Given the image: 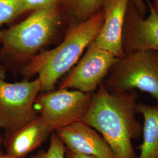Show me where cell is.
Here are the masks:
<instances>
[{
  "mask_svg": "<svg viewBox=\"0 0 158 158\" xmlns=\"http://www.w3.org/2000/svg\"><path fill=\"white\" fill-rule=\"evenodd\" d=\"M93 94L59 89L38 97L36 102L40 116L53 132L81 121L90 107Z\"/></svg>",
  "mask_w": 158,
  "mask_h": 158,
  "instance_id": "obj_6",
  "label": "cell"
},
{
  "mask_svg": "<svg viewBox=\"0 0 158 158\" xmlns=\"http://www.w3.org/2000/svg\"><path fill=\"white\" fill-rule=\"evenodd\" d=\"M56 134L67 149L98 158H115L107 142L96 130L79 121L59 128Z\"/></svg>",
  "mask_w": 158,
  "mask_h": 158,
  "instance_id": "obj_10",
  "label": "cell"
},
{
  "mask_svg": "<svg viewBox=\"0 0 158 158\" xmlns=\"http://www.w3.org/2000/svg\"><path fill=\"white\" fill-rule=\"evenodd\" d=\"M107 0H62L68 27L84 22L101 11Z\"/></svg>",
  "mask_w": 158,
  "mask_h": 158,
  "instance_id": "obj_13",
  "label": "cell"
},
{
  "mask_svg": "<svg viewBox=\"0 0 158 158\" xmlns=\"http://www.w3.org/2000/svg\"><path fill=\"white\" fill-rule=\"evenodd\" d=\"M103 20L102 10L84 22L69 26L59 45L29 58L23 68V74L28 77L38 75L41 91L52 90L58 79L72 69L95 40Z\"/></svg>",
  "mask_w": 158,
  "mask_h": 158,
  "instance_id": "obj_2",
  "label": "cell"
},
{
  "mask_svg": "<svg viewBox=\"0 0 158 158\" xmlns=\"http://www.w3.org/2000/svg\"><path fill=\"white\" fill-rule=\"evenodd\" d=\"M66 25L62 0L33 11L26 19L1 32L2 51L19 60H27L51 42Z\"/></svg>",
  "mask_w": 158,
  "mask_h": 158,
  "instance_id": "obj_3",
  "label": "cell"
},
{
  "mask_svg": "<svg viewBox=\"0 0 158 158\" xmlns=\"http://www.w3.org/2000/svg\"><path fill=\"white\" fill-rule=\"evenodd\" d=\"M118 60L93 42L77 64L60 83L59 89H73L85 93H94Z\"/></svg>",
  "mask_w": 158,
  "mask_h": 158,
  "instance_id": "obj_7",
  "label": "cell"
},
{
  "mask_svg": "<svg viewBox=\"0 0 158 158\" xmlns=\"http://www.w3.org/2000/svg\"><path fill=\"white\" fill-rule=\"evenodd\" d=\"M131 0H107L102 8L104 20L94 43L117 58L125 55L124 29Z\"/></svg>",
  "mask_w": 158,
  "mask_h": 158,
  "instance_id": "obj_9",
  "label": "cell"
},
{
  "mask_svg": "<svg viewBox=\"0 0 158 158\" xmlns=\"http://www.w3.org/2000/svg\"><path fill=\"white\" fill-rule=\"evenodd\" d=\"M4 140L3 138L0 135V154L3 153L2 152V151H1V147H2V145L3 143H4Z\"/></svg>",
  "mask_w": 158,
  "mask_h": 158,
  "instance_id": "obj_22",
  "label": "cell"
},
{
  "mask_svg": "<svg viewBox=\"0 0 158 158\" xmlns=\"http://www.w3.org/2000/svg\"><path fill=\"white\" fill-rule=\"evenodd\" d=\"M52 132L38 115L32 121L16 132L8 134L4 141L6 154L17 158H25L45 141Z\"/></svg>",
  "mask_w": 158,
  "mask_h": 158,
  "instance_id": "obj_11",
  "label": "cell"
},
{
  "mask_svg": "<svg viewBox=\"0 0 158 158\" xmlns=\"http://www.w3.org/2000/svg\"><path fill=\"white\" fill-rule=\"evenodd\" d=\"M0 158H14V157H12L11 156H10L7 154H0Z\"/></svg>",
  "mask_w": 158,
  "mask_h": 158,
  "instance_id": "obj_21",
  "label": "cell"
},
{
  "mask_svg": "<svg viewBox=\"0 0 158 158\" xmlns=\"http://www.w3.org/2000/svg\"><path fill=\"white\" fill-rule=\"evenodd\" d=\"M67 149V148H66ZM66 158H98L96 156H91V155H87L82 153L74 152L69 149H66Z\"/></svg>",
  "mask_w": 158,
  "mask_h": 158,
  "instance_id": "obj_18",
  "label": "cell"
},
{
  "mask_svg": "<svg viewBox=\"0 0 158 158\" xmlns=\"http://www.w3.org/2000/svg\"><path fill=\"white\" fill-rule=\"evenodd\" d=\"M6 78V70L4 66L0 64V79H5Z\"/></svg>",
  "mask_w": 158,
  "mask_h": 158,
  "instance_id": "obj_19",
  "label": "cell"
},
{
  "mask_svg": "<svg viewBox=\"0 0 158 158\" xmlns=\"http://www.w3.org/2000/svg\"><path fill=\"white\" fill-rule=\"evenodd\" d=\"M138 98L136 91L111 92L102 83L81 121L100 134L115 158H138L132 141L142 135L143 125L136 116Z\"/></svg>",
  "mask_w": 158,
  "mask_h": 158,
  "instance_id": "obj_1",
  "label": "cell"
},
{
  "mask_svg": "<svg viewBox=\"0 0 158 158\" xmlns=\"http://www.w3.org/2000/svg\"><path fill=\"white\" fill-rule=\"evenodd\" d=\"M131 2L135 6L137 11L142 17H144L147 11V6L145 0H131Z\"/></svg>",
  "mask_w": 158,
  "mask_h": 158,
  "instance_id": "obj_17",
  "label": "cell"
},
{
  "mask_svg": "<svg viewBox=\"0 0 158 158\" xmlns=\"http://www.w3.org/2000/svg\"><path fill=\"white\" fill-rule=\"evenodd\" d=\"M149 14L142 17L130 2L125 22L123 45L125 53L138 51L158 52V14L149 0H146Z\"/></svg>",
  "mask_w": 158,
  "mask_h": 158,
  "instance_id": "obj_8",
  "label": "cell"
},
{
  "mask_svg": "<svg viewBox=\"0 0 158 158\" xmlns=\"http://www.w3.org/2000/svg\"><path fill=\"white\" fill-rule=\"evenodd\" d=\"M1 32H0V43H1Z\"/></svg>",
  "mask_w": 158,
  "mask_h": 158,
  "instance_id": "obj_23",
  "label": "cell"
},
{
  "mask_svg": "<svg viewBox=\"0 0 158 158\" xmlns=\"http://www.w3.org/2000/svg\"><path fill=\"white\" fill-rule=\"evenodd\" d=\"M108 90L146 92L158 104V52L138 51L118 59L106 77Z\"/></svg>",
  "mask_w": 158,
  "mask_h": 158,
  "instance_id": "obj_4",
  "label": "cell"
},
{
  "mask_svg": "<svg viewBox=\"0 0 158 158\" xmlns=\"http://www.w3.org/2000/svg\"><path fill=\"white\" fill-rule=\"evenodd\" d=\"M66 147L56 132L51 136L50 145L46 151L40 150L30 158H66Z\"/></svg>",
  "mask_w": 158,
  "mask_h": 158,
  "instance_id": "obj_15",
  "label": "cell"
},
{
  "mask_svg": "<svg viewBox=\"0 0 158 158\" xmlns=\"http://www.w3.org/2000/svg\"><path fill=\"white\" fill-rule=\"evenodd\" d=\"M27 12L20 0H0V26L12 22Z\"/></svg>",
  "mask_w": 158,
  "mask_h": 158,
  "instance_id": "obj_14",
  "label": "cell"
},
{
  "mask_svg": "<svg viewBox=\"0 0 158 158\" xmlns=\"http://www.w3.org/2000/svg\"><path fill=\"white\" fill-rule=\"evenodd\" d=\"M136 112L143 118V141L137 158H158V104L138 102Z\"/></svg>",
  "mask_w": 158,
  "mask_h": 158,
  "instance_id": "obj_12",
  "label": "cell"
},
{
  "mask_svg": "<svg viewBox=\"0 0 158 158\" xmlns=\"http://www.w3.org/2000/svg\"><path fill=\"white\" fill-rule=\"evenodd\" d=\"M40 91L38 78L14 83L0 79V127L11 134L36 118L34 104Z\"/></svg>",
  "mask_w": 158,
  "mask_h": 158,
  "instance_id": "obj_5",
  "label": "cell"
},
{
  "mask_svg": "<svg viewBox=\"0 0 158 158\" xmlns=\"http://www.w3.org/2000/svg\"><path fill=\"white\" fill-rule=\"evenodd\" d=\"M27 11H35L50 6L60 0H20Z\"/></svg>",
  "mask_w": 158,
  "mask_h": 158,
  "instance_id": "obj_16",
  "label": "cell"
},
{
  "mask_svg": "<svg viewBox=\"0 0 158 158\" xmlns=\"http://www.w3.org/2000/svg\"><path fill=\"white\" fill-rule=\"evenodd\" d=\"M153 8L155 9V10L157 12L158 14V0H153V3H152Z\"/></svg>",
  "mask_w": 158,
  "mask_h": 158,
  "instance_id": "obj_20",
  "label": "cell"
}]
</instances>
